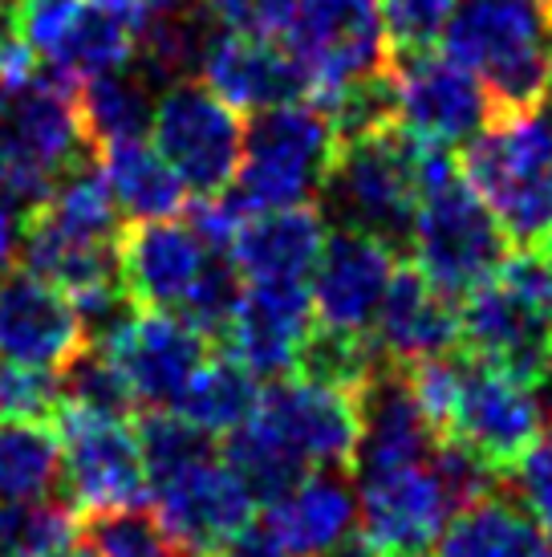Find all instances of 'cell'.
Wrapping results in <instances>:
<instances>
[{"mask_svg": "<svg viewBox=\"0 0 552 557\" xmlns=\"http://www.w3.org/2000/svg\"><path fill=\"white\" fill-rule=\"evenodd\" d=\"M390 74H394L399 126L418 143L455 151L500 119L484 82L439 49L390 58Z\"/></svg>", "mask_w": 552, "mask_h": 557, "instance_id": "cell-12", "label": "cell"}, {"mask_svg": "<svg viewBox=\"0 0 552 557\" xmlns=\"http://www.w3.org/2000/svg\"><path fill=\"white\" fill-rule=\"evenodd\" d=\"M200 74L236 110H273L309 98L305 70L273 37H248L231 29L212 33Z\"/></svg>", "mask_w": 552, "mask_h": 557, "instance_id": "cell-23", "label": "cell"}, {"mask_svg": "<svg viewBox=\"0 0 552 557\" xmlns=\"http://www.w3.org/2000/svg\"><path fill=\"white\" fill-rule=\"evenodd\" d=\"M369 338L378 346V355L399 362V367L451 355L463 346L460 301L447 297L443 289H435L411 261H399Z\"/></svg>", "mask_w": 552, "mask_h": 557, "instance_id": "cell-22", "label": "cell"}, {"mask_svg": "<svg viewBox=\"0 0 552 557\" xmlns=\"http://www.w3.org/2000/svg\"><path fill=\"white\" fill-rule=\"evenodd\" d=\"M65 557H102V549H98V545H93L90 537H86V542L77 537V542L70 545V554H65Z\"/></svg>", "mask_w": 552, "mask_h": 557, "instance_id": "cell-42", "label": "cell"}, {"mask_svg": "<svg viewBox=\"0 0 552 557\" xmlns=\"http://www.w3.org/2000/svg\"><path fill=\"white\" fill-rule=\"evenodd\" d=\"M62 391L65 403L81 407V411H98V416L118 419H130L138 411L126 379L118 374V367L110 362V355L98 342H90L81 355H74L62 367Z\"/></svg>", "mask_w": 552, "mask_h": 557, "instance_id": "cell-34", "label": "cell"}, {"mask_svg": "<svg viewBox=\"0 0 552 557\" xmlns=\"http://www.w3.org/2000/svg\"><path fill=\"white\" fill-rule=\"evenodd\" d=\"M540 444H544V448L552 451V428H549V435H544V440H540Z\"/></svg>", "mask_w": 552, "mask_h": 557, "instance_id": "cell-44", "label": "cell"}, {"mask_svg": "<svg viewBox=\"0 0 552 557\" xmlns=\"http://www.w3.org/2000/svg\"><path fill=\"white\" fill-rule=\"evenodd\" d=\"M544 4H549V9H552V0H544Z\"/></svg>", "mask_w": 552, "mask_h": 557, "instance_id": "cell-46", "label": "cell"}, {"mask_svg": "<svg viewBox=\"0 0 552 557\" xmlns=\"http://www.w3.org/2000/svg\"><path fill=\"white\" fill-rule=\"evenodd\" d=\"M512 248L516 245L507 236L504 220L463 180L460 168L423 191L411 220V236H406L411 264L455 301L495 277V269L507 261Z\"/></svg>", "mask_w": 552, "mask_h": 557, "instance_id": "cell-5", "label": "cell"}, {"mask_svg": "<svg viewBox=\"0 0 552 557\" xmlns=\"http://www.w3.org/2000/svg\"><path fill=\"white\" fill-rule=\"evenodd\" d=\"M151 147L184 180L187 196L212 200L236 184L244 156V119L208 82H171L154 102Z\"/></svg>", "mask_w": 552, "mask_h": 557, "instance_id": "cell-8", "label": "cell"}, {"mask_svg": "<svg viewBox=\"0 0 552 557\" xmlns=\"http://www.w3.org/2000/svg\"><path fill=\"white\" fill-rule=\"evenodd\" d=\"M378 4H382L390 58H399V53H423L439 46L460 0H378Z\"/></svg>", "mask_w": 552, "mask_h": 557, "instance_id": "cell-35", "label": "cell"}, {"mask_svg": "<svg viewBox=\"0 0 552 557\" xmlns=\"http://www.w3.org/2000/svg\"><path fill=\"white\" fill-rule=\"evenodd\" d=\"M338 126L313 98L256 110L244 126V156L228 196L240 212L317 203L338 159Z\"/></svg>", "mask_w": 552, "mask_h": 557, "instance_id": "cell-3", "label": "cell"}, {"mask_svg": "<svg viewBox=\"0 0 552 557\" xmlns=\"http://www.w3.org/2000/svg\"><path fill=\"white\" fill-rule=\"evenodd\" d=\"M460 342L495 371L544 387L552 374V240L507 252L495 277L460 301Z\"/></svg>", "mask_w": 552, "mask_h": 557, "instance_id": "cell-2", "label": "cell"}, {"mask_svg": "<svg viewBox=\"0 0 552 557\" xmlns=\"http://www.w3.org/2000/svg\"><path fill=\"white\" fill-rule=\"evenodd\" d=\"M98 168L106 175L118 212L130 220H175L191 208L184 180L167 168V159L147 139L110 143L98 151Z\"/></svg>", "mask_w": 552, "mask_h": 557, "instance_id": "cell-26", "label": "cell"}, {"mask_svg": "<svg viewBox=\"0 0 552 557\" xmlns=\"http://www.w3.org/2000/svg\"><path fill=\"white\" fill-rule=\"evenodd\" d=\"M537 114H540V119H544V126H549V131H552V94H549V98H544V107H540Z\"/></svg>", "mask_w": 552, "mask_h": 557, "instance_id": "cell-43", "label": "cell"}, {"mask_svg": "<svg viewBox=\"0 0 552 557\" xmlns=\"http://www.w3.org/2000/svg\"><path fill=\"white\" fill-rule=\"evenodd\" d=\"M151 509L191 554H219L252 521L256 500L219 451L147 488Z\"/></svg>", "mask_w": 552, "mask_h": 557, "instance_id": "cell-17", "label": "cell"}, {"mask_svg": "<svg viewBox=\"0 0 552 557\" xmlns=\"http://www.w3.org/2000/svg\"><path fill=\"white\" fill-rule=\"evenodd\" d=\"M504 484L524 509L537 517V525L544 529V537L552 545V451L544 444H537L520 465L507 472Z\"/></svg>", "mask_w": 552, "mask_h": 557, "instance_id": "cell-38", "label": "cell"}, {"mask_svg": "<svg viewBox=\"0 0 552 557\" xmlns=\"http://www.w3.org/2000/svg\"><path fill=\"white\" fill-rule=\"evenodd\" d=\"M443 53L484 82L500 119L537 114L552 94V9L544 0H460Z\"/></svg>", "mask_w": 552, "mask_h": 557, "instance_id": "cell-1", "label": "cell"}, {"mask_svg": "<svg viewBox=\"0 0 552 557\" xmlns=\"http://www.w3.org/2000/svg\"><path fill=\"white\" fill-rule=\"evenodd\" d=\"M90 346L74 297L29 269L0 277V362L62 371Z\"/></svg>", "mask_w": 552, "mask_h": 557, "instance_id": "cell-16", "label": "cell"}, {"mask_svg": "<svg viewBox=\"0 0 552 557\" xmlns=\"http://www.w3.org/2000/svg\"><path fill=\"white\" fill-rule=\"evenodd\" d=\"M435 557H552V545L537 517L500 484L447 521Z\"/></svg>", "mask_w": 552, "mask_h": 557, "instance_id": "cell-25", "label": "cell"}, {"mask_svg": "<svg viewBox=\"0 0 552 557\" xmlns=\"http://www.w3.org/2000/svg\"><path fill=\"white\" fill-rule=\"evenodd\" d=\"M309 330H313L309 285H252L244 281L236 313L215 346L240 358L256 379H280V374H292Z\"/></svg>", "mask_w": 552, "mask_h": 557, "instance_id": "cell-20", "label": "cell"}, {"mask_svg": "<svg viewBox=\"0 0 552 557\" xmlns=\"http://www.w3.org/2000/svg\"><path fill=\"white\" fill-rule=\"evenodd\" d=\"M77 537L81 525L65 500L0 505V557H65Z\"/></svg>", "mask_w": 552, "mask_h": 557, "instance_id": "cell-31", "label": "cell"}, {"mask_svg": "<svg viewBox=\"0 0 552 557\" xmlns=\"http://www.w3.org/2000/svg\"><path fill=\"white\" fill-rule=\"evenodd\" d=\"M285 49L305 70L309 98L317 107L390 74V41L378 0H297Z\"/></svg>", "mask_w": 552, "mask_h": 557, "instance_id": "cell-7", "label": "cell"}, {"mask_svg": "<svg viewBox=\"0 0 552 557\" xmlns=\"http://www.w3.org/2000/svg\"><path fill=\"white\" fill-rule=\"evenodd\" d=\"M200 557H219V554H200Z\"/></svg>", "mask_w": 552, "mask_h": 557, "instance_id": "cell-45", "label": "cell"}, {"mask_svg": "<svg viewBox=\"0 0 552 557\" xmlns=\"http://www.w3.org/2000/svg\"><path fill=\"white\" fill-rule=\"evenodd\" d=\"M215 25L248 37H285L297 0H200Z\"/></svg>", "mask_w": 552, "mask_h": 557, "instance_id": "cell-37", "label": "cell"}, {"mask_svg": "<svg viewBox=\"0 0 552 557\" xmlns=\"http://www.w3.org/2000/svg\"><path fill=\"white\" fill-rule=\"evenodd\" d=\"M16 248H21V212L0 203V277L13 269Z\"/></svg>", "mask_w": 552, "mask_h": 557, "instance_id": "cell-41", "label": "cell"}, {"mask_svg": "<svg viewBox=\"0 0 552 557\" xmlns=\"http://www.w3.org/2000/svg\"><path fill=\"white\" fill-rule=\"evenodd\" d=\"M62 488V440L46 419H0V505L53 500Z\"/></svg>", "mask_w": 552, "mask_h": 557, "instance_id": "cell-28", "label": "cell"}, {"mask_svg": "<svg viewBox=\"0 0 552 557\" xmlns=\"http://www.w3.org/2000/svg\"><path fill=\"white\" fill-rule=\"evenodd\" d=\"M447 435L467 444L479 460H488L500 476H507L544 440V407L537 399V387L495 371L491 362L467 355L460 346Z\"/></svg>", "mask_w": 552, "mask_h": 557, "instance_id": "cell-9", "label": "cell"}, {"mask_svg": "<svg viewBox=\"0 0 552 557\" xmlns=\"http://www.w3.org/2000/svg\"><path fill=\"white\" fill-rule=\"evenodd\" d=\"M219 460L240 476V484L252 493L256 505H273V500H280V496L289 493L297 480L309 476V468L285 444H276L273 435L264 432L252 416L236 432L224 435Z\"/></svg>", "mask_w": 552, "mask_h": 557, "instance_id": "cell-30", "label": "cell"}, {"mask_svg": "<svg viewBox=\"0 0 552 557\" xmlns=\"http://www.w3.org/2000/svg\"><path fill=\"white\" fill-rule=\"evenodd\" d=\"M74 102L93 156L102 147H110V143L147 139V131H151L154 98L151 82H147V74L138 65H126V70L81 82L74 90Z\"/></svg>", "mask_w": 552, "mask_h": 557, "instance_id": "cell-27", "label": "cell"}, {"mask_svg": "<svg viewBox=\"0 0 552 557\" xmlns=\"http://www.w3.org/2000/svg\"><path fill=\"white\" fill-rule=\"evenodd\" d=\"M256 399H261V379L248 371L236 355L215 346L208 362L200 367V374L191 379V387L184 391L175 411L191 419L196 428H203L208 435L224 440L256 411Z\"/></svg>", "mask_w": 552, "mask_h": 557, "instance_id": "cell-29", "label": "cell"}, {"mask_svg": "<svg viewBox=\"0 0 552 557\" xmlns=\"http://www.w3.org/2000/svg\"><path fill=\"white\" fill-rule=\"evenodd\" d=\"M212 248L191 224L179 220H135L123 228L118 245V273L135 310L179 313L187 294L196 289Z\"/></svg>", "mask_w": 552, "mask_h": 557, "instance_id": "cell-18", "label": "cell"}, {"mask_svg": "<svg viewBox=\"0 0 552 557\" xmlns=\"http://www.w3.org/2000/svg\"><path fill=\"white\" fill-rule=\"evenodd\" d=\"M463 180L504 220L512 245L552 240V131L540 114L495 119L463 147Z\"/></svg>", "mask_w": 552, "mask_h": 557, "instance_id": "cell-6", "label": "cell"}, {"mask_svg": "<svg viewBox=\"0 0 552 557\" xmlns=\"http://www.w3.org/2000/svg\"><path fill=\"white\" fill-rule=\"evenodd\" d=\"M86 537L102 549V557H200L154 517V509L142 505L86 517Z\"/></svg>", "mask_w": 552, "mask_h": 557, "instance_id": "cell-33", "label": "cell"}, {"mask_svg": "<svg viewBox=\"0 0 552 557\" xmlns=\"http://www.w3.org/2000/svg\"><path fill=\"white\" fill-rule=\"evenodd\" d=\"M62 403V371L0 362V419H46V423H53Z\"/></svg>", "mask_w": 552, "mask_h": 557, "instance_id": "cell-36", "label": "cell"}, {"mask_svg": "<svg viewBox=\"0 0 552 557\" xmlns=\"http://www.w3.org/2000/svg\"><path fill=\"white\" fill-rule=\"evenodd\" d=\"M402 248L362 228H329L322 261L309 277L313 322L338 334H369Z\"/></svg>", "mask_w": 552, "mask_h": 557, "instance_id": "cell-15", "label": "cell"}, {"mask_svg": "<svg viewBox=\"0 0 552 557\" xmlns=\"http://www.w3.org/2000/svg\"><path fill=\"white\" fill-rule=\"evenodd\" d=\"M135 432L138 448H142V468H147V488L219 451L215 448V435L196 428L179 411H142Z\"/></svg>", "mask_w": 552, "mask_h": 557, "instance_id": "cell-32", "label": "cell"}, {"mask_svg": "<svg viewBox=\"0 0 552 557\" xmlns=\"http://www.w3.org/2000/svg\"><path fill=\"white\" fill-rule=\"evenodd\" d=\"M423 156L427 143L406 135L399 123L341 135L322 200L334 208L341 228H362L406 248L414 208L423 200Z\"/></svg>", "mask_w": 552, "mask_h": 557, "instance_id": "cell-4", "label": "cell"}, {"mask_svg": "<svg viewBox=\"0 0 552 557\" xmlns=\"http://www.w3.org/2000/svg\"><path fill=\"white\" fill-rule=\"evenodd\" d=\"M252 419L276 444L313 468H346L353 472L357 456V435H362V407L353 391L309 383L301 374H280L261 387Z\"/></svg>", "mask_w": 552, "mask_h": 557, "instance_id": "cell-13", "label": "cell"}, {"mask_svg": "<svg viewBox=\"0 0 552 557\" xmlns=\"http://www.w3.org/2000/svg\"><path fill=\"white\" fill-rule=\"evenodd\" d=\"M325 240L329 224L317 203L264 208L240 216L228 257L252 285H309Z\"/></svg>", "mask_w": 552, "mask_h": 557, "instance_id": "cell-21", "label": "cell"}, {"mask_svg": "<svg viewBox=\"0 0 552 557\" xmlns=\"http://www.w3.org/2000/svg\"><path fill=\"white\" fill-rule=\"evenodd\" d=\"M219 557H292V554L280 545V537H276L273 525H268L264 517L261 521L252 517V521H248V525L240 529L224 549H219Z\"/></svg>", "mask_w": 552, "mask_h": 557, "instance_id": "cell-39", "label": "cell"}, {"mask_svg": "<svg viewBox=\"0 0 552 557\" xmlns=\"http://www.w3.org/2000/svg\"><path fill=\"white\" fill-rule=\"evenodd\" d=\"M98 4H106V9H114V13H123L135 29H142V25H147V21H154V16L184 9L187 0H98Z\"/></svg>", "mask_w": 552, "mask_h": 557, "instance_id": "cell-40", "label": "cell"}, {"mask_svg": "<svg viewBox=\"0 0 552 557\" xmlns=\"http://www.w3.org/2000/svg\"><path fill=\"white\" fill-rule=\"evenodd\" d=\"M362 407V435H357V456H353V476L386 472V468L427 465L439 448V428L418 407L406 379V367L382 358L378 371L357 395Z\"/></svg>", "mask_w": 552, "mask_h": 557, "instance_id": "cell-19", "label": "cell"}, {"mask_svg": "<svg viewBox=\"0 0 552 557\" xmlns=\"http://www.w3.org/2000/svg\"><path fill=\"white\" fill-rule=\"evenodd\" d=\"M98 346L135 395L138 411H175L215 342L167 310H130Z\"/></svg>", "mask_w": 552, "mask_h": 557, "instance_id": "cell-11", "label": "cell"}, {"mask_svg": "<svg viewBox=\"0 0 552 557\" xmlns=\"http://www.w3.org/2000/svg\"><path fill=\"white\" fill-rule=\"evenodd\" d=\"M353 480H357V525L374 554L435 557V545L455 509H451L430 460L366 472Z\"/></svg>", "mask_w": 552, "mask_h": 557, "instance_id": "cell-14", "label": "cell"}, {"mask_svg": "<svg viewBox=\"0 0 552 557\" xmlns=\"http://www.w3.org/2000/svg\"><path fill=\"white\" fill-rule=\"evenodd\" d=\"M62 440V493L81 517L130 509L147 496V468L130 419L98 416L62 403L53 419Z\"/></svg>", "mask_w": 552, "mask_h": 557, "instance_id": "cell-10", "label": "cell"}, {"mask_svg": "<svg viewBox=\"0 0 552 557\" xmlns=\"http://www.w3.org/2000/svg\"><path fill=\"white\" fill-rule=\"evenodd\" d=\"M264 521L292 557H334L357 537V480L346 468H313L289 493L264 505Z\"/></svg>", "mask_w": 552, "mask_h": 557, "instance_id": "cell-24", "label": "cell"}]
</instances>
